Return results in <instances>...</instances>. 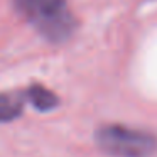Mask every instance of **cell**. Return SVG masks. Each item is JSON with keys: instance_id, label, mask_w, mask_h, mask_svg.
Returning <instances> with one entry per match:
<instances>
[{"instance_id": "277c9868", "label": "cell", "mask_w": 157, "mask_h": 157, "mask_svg": "<svg viewBox=\"0 0 157 157\" xmlns=\"http://www.w3.org/2000/svg\"><path fill=\"white\" fill-rule=\"evenodd\" d=\"M24 93L27 101L39 112H51L59 105V98L56 96V93L42 85H31L27 90H24Z\"/></svg>"}, {"instance_id": "3957f363", "label": "cell", "mask_w": 157, "mask_h": 157, "mask_svg": "<svg viewBox=\"0 0 157 157\" xmlns=\"http://www.w3.org/2000/svg\"><path fill=\"white\" fill-rule=\"evenodd\" d=\"M24 91H4L0 93V123H9L22 115L25 106Z\"/></svg>"}, {"instance_id": "7a4b0ae2", "label": "cell", "mask_w": 157, "mask_h": 157, "mask_svg": "<svg viewBox=\"0 0 157 157\" xmlns=\"http://www.w3.org/2000/svg\"><path fill=\"white\" fill-rule=\"evenodd\" d=\"M96 144L113 157H149L157 149V140L152 133L115 123L96 130Z\"/></svg>"}, {"instance_id": "6da1fadb", "label": "cell", "mask_w": 157, "mask_h": 157, "mask_svg": "<svg viewBox=\"0 0 157 157\" xmlns=\"http://www.w3.org/2000/svg\"><path fill=\"white\" fill-rule=\"evenodd\" d=\"M14 7L51 42H63L75 32L76 19L68 7V0H14Z\"/></svg>"}]
</instances>
